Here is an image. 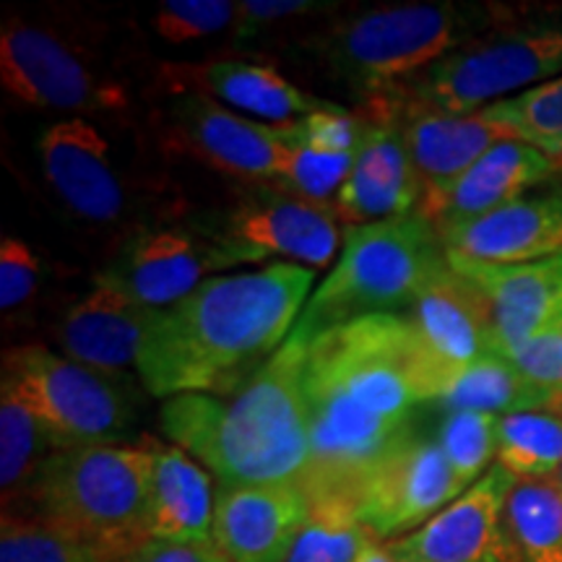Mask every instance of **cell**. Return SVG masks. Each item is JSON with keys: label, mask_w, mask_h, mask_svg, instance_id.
I'll return each mask as SVG.
<instances>
[{"label": "cell", "mask_w": 562, "mask_h": 562, "mask_svg": "<svg viewBox=\"0 0 562 562\" xmlns=\"http://www.w3.org/2000/svg\"><path fill=\"white\" fill-rule=\"evenodd\" d=\"M448 389L406 315H368L307 344L302 393L311 461L300 487L313 516L351 521L364 476L412 432V412L440 402Z\"/></svg>", "instance_id": "cell-1"}, {"label": "cell", "mask_w": 562, "mask_h": 562, "mask_svg": "<svg viewBox=\"0 0 562 562\" xmlns=\"http://www.w3.org/2000/svg\"><path fill=\"white\" fill-rule=\"evenodd\" d=\"M313 281L294 263L206 279L154 315L136 364L144 389L159 398L243 389L290 339Z\"/></svg>", "instance_id": "cell-2"}, {"label": "cell", "mask_w": 562, "mask_h": 562, "mask_svg": "<svg viewBox=\"0 0 562 562\" xmlns=\"http://www.w3.org/2000/svg\"><path fill=\"white\" fill-rule=\"evenodd\" d=\"M305 349L286 339L256 378L227 396L180 393L165 398L161 427L222 484H300L311 461L302 393Z\"/></svg>", "instance_id": "cell-3"}, {"label": "cell", "mask_w": 562, "mask_h": 562, "mask_svg": "<svg viewBox=\"0 0 562 562\" xmlns=\"http://www.w3.org/2000/svg\"><path fill=\"white\" fill-rule=\"evenodd\" d=\"M516 11L501 3L381 5L336 21L315 42V55L344 89L381 102Z\"/></svg>", "instance_id": "cell-4"}, {"label": "cell", "mask_w": 562, "mask_h": 562, "mask_svg": "<svg viewBox=\"0 0 562 562\" xmlns=\"http://www.w3.org/2000/svg\"><path fill=\"white\" fill-rule=\"evenodd\" d=\"M448 269L446 245L425 216L349 227L341 258L302 307L290 339L307 347L321 334L357 318L406 315Z\"/></svg>", "instance_id": "cell-5"}, {"label": "cell", "mask_w": 562, "mask_h": 562, "mask_svg": "<svg viewBox=\"0 0 562 562\" xmlns=\"http://www.w3.org/2000/svg\"><path fill=\"white\" fill-rule=\"evenodd\" d=\"M151 467V448L110 442L53 451L26 487L34 518L117 560L146 539Z\"/></svg>", "instance_id": "cell-6"}, {"label": "cell", "mask_w": 562, "mask_h": 562, "mask_svg": "<svg viewBox=\"0 0 562 562\" xmlns=\"http://www.w3.org/2000/svg\"><path fill=\"white\" fill-rule=\"evenodd\" d=\"M558 76H562V9H518L393 97L451 115H474Z\"/></svg>", "instance_id": "cell-7"}, {"label": "cell", "mask_w": 562, "mask_h": 562, "mask_svg": "<svg viewBox=\"0 0 562 562\" xmlns=\"http://www.w3.org/2000/svg\"><path fill=\"white\" fill-rule=\"evenodd\" d=\"M3 378L21 391L58 451L110 446L131 425L133 402L115 375L37 344L5 351Z\"/></svg>", "instance_id": "cell-8"}, {"label": "cell", "mask_w": 562, "mask_h": 562, "mask_svg": "<svg viewBox=\"0 0 562 562\" xmlns=\"http://www.w3.org/2000/svg\"><path fill=\"white\" fill-rule=\"evenodd\" d=\"M331 203H315L279 191H261L222 214L199 220L203 229L229 252L232 261H292L321 269L334 261L341 232Z\"/></svg>", "instance_id": "cell-9"}, {"label": "cell", "mask_w": 562, "mask_h": 562, "mask_svg": "<svg viewBox=\"0 0 562 562\" xmlns=\"http://www.w3.org/2000/svg\"><path fill=\"white\" fill-rule=\"evenodd\" d=\"M232 266L237 263L199 220L154 222L138 227L117 248L97 284L121 290L151 311H167L199 290L209 273Z\"/></svg>", "instance_id": "cell-10"}, {"label": "cell", "mask_w": 562, "mask_h": 562, "mask_svg": "<svg viewBox=\"0 0 562 562\" xmlns=\"http://www.w3.org/2000/svg\"><path fill=\"white\" fill-rule=\"evenodd\" d=\"M167 146L245 182H277L284 140L277 125L237 115L193 87L172 89L159 110Z\"/></svg>", "instance_id": "cell-11"}, {"label": "cell", "mask_w": 562, "mask_h": 562, "mask_svg": "<svg viewBox=\"0 0 562 562\" xmlns=\"http://www.w3.org/2000/svg\"><path fill=\"white\" fill-rule=\"evenodd\" d=\"M461 495L440 442L406 432L364 476L351 521L375 539L409 537Z\"/></svg>", "instance_id": "cell-12"}, {"label": "cell", "mask_w": 562, "mask_h": 562, "mask_svg": "<svg viewBox=\"0 0 562 562\" xmlns=\"http://www.w3.org/2000/svg\"><path fill=\"white\" fill-rule=\"evenodd\" d=\"M0 81L13 100L60 112H121L128 94L94 74L60 37L11 19L0 32Z\"/></svg>", "instance_id": "cell-13"}, {"label": "cell", "mask_w": 562, "mask_h": 562, "mask_svg": "<svg viewBox=\"0 0 562 562\" xmlns=\"http://www.w3.org/2000/svg\"><path fill=\"white\" fill-rule=\"evenodd\" d=\"M518 480L501 463L409 537L389 544L396 560L417 562H521L505 508Z\"/></svg>", "instance_id": "cell-14"}, {"label": "cell", "mask_w": 562, "mask_h": 562, "mask_svg": "<svg viewBox=\"0 0 562 562\" xmlns=\"http://www.w3.org/2000/svg\"><path fill=\"white\" fill-rule=\"evenodd\" d=\"M37 154L47 186L83 222L115 224L125 214L128 191L112 159L110 140L87 117L47 125Z\"/></svg>", "instance_id": "cell-15"}, {"label": "cell", "mask_w": 562, "mask_h": 562, "mask_svg": "<svg viewBox=\"0 0 562 562\" xmlns=\"http://www.w3.org/2000/svg\"><path fill=\"white\" fill-rule=\"evenodd\" d=\"M311 521L313 505L300 484H222L211 537L229 562H284Z\"/></svg>", "instance_id": "cell-16"}, {"label": "cell", "mask_w": 562, "mask_h": 562, "mask_svg": "<svg viewBox=\"0 0 562 562\" xmlns=\"http://www.w3.org/2000/svg\"><path fill=\"white\" fill-rule=\"evenodd\" d=\"M554 170L558 161L547 154L524 140L503 138L453 182L422 193L417 214L425 216L440 235L508 206L533 186L544 182Z\"/></svg>", "instance_id": "cell-17"}, {"label": "cell", "mask_w": 562, "mask_h": 562, "mask_svg": "<svg viewBox=\"0 0 562 562\" xmlns=\"http://www.w3.org/2000/svg\"><path fill=\"white\" fill-rule=\"evenodd\" d=\"M422 191L425 188L398 125L385 115L368 117L355 167L334 199L339 220L349 222V227L402 220L417 214Z\"/></svg>", "instance_id": "cell-18"}, {"label": "cell", "mask_w": 562, "mask_h": 562, "mask_svg": "<svg viewBox=\"0 0 562 562\" xmlns=\"http://www.w3.org/2000/svg\"><path fill=\"white\" fill-rule=\"evenodd\" d=\"M448 252L490 266H524L562 256V191L526 193L480 220L440 232Z\"/></svg>", "instance_id": "cell-19"}, {"label": "cell", "mask_w": 562, "mask_h": 562, "mask_svg": "<svg viewBox=\"0 0 562 562\" xmlns=\"http://www.w3.org/2000/svg\"><path fill=\"white\" fill-rule=\"evenodd\" d=\"M370 104L372 115H385L398 125L425 191H438L453 182L492 146L508 138L482 112L451 115V112L406 102L402 97H389V100Z\"/></svg>", "instance_id": "cell-20"}, {"label": "cell", "mask_w": 562, "mask_h": 562, "mask_svg": "<svg viewBox=\"0 0 562 562\" xmlns=\"http://www.w3.org/2000/svg\"><path fill=\"white\" fill-rule=\"evenodd\" d=\"M453 271L490 302L495 347H510L562 321V256L524 266H490L448 252Z\"/></svg>", "instance_id": "cell-21"}, {"label": "cell", "mask_w": 562, "mask_h": 562, "mask_svg": "<svg viewBox=\"0 0 562 562\" xmlns=\"http://www.w3.org/2000/svg\"><path fill=\"white\" fill-rule=\"evenodd\" d=\"M406 318L417 328L435 368L451 385L469 362L495 347L490 302L474 284L456 273L453 266L419 294Z\"/></svg>", "instance_id": "cell-22"}, {"label": "cell", "mask_w": 562, "mask_h": 562, "mask_svg": "<svg viewBox=\"0 0 562 562\" xmlns=\"http://www.w3.org/2000/svg\"><path fill=\"white\" fill-rule=\"evenodd\" d=\"M157 311L131 300L112 286L94 284V290L68 307L60 318L58 344L63 357L100 372H123L138 364L140 347Z\"/></svg>", "instance_id": "cell-23"}, {"label": "cell", "mask_w": 562, "mask_h": 562, "mask_svg": "<svg viewBox=\"0 0 562 562\" xmlns=\"http://www.w3.org/2000/svg\"><path fill=\"white\" fill-rule=\"evenodd\" d=\"M146 539L211 544L216 495L209 474L182 448L154 446Z\"/></svg>", "instance_id": "cell-24"}, {"label": "cell", "mask_w": 562, "mask_h": 562, "mask_svg": "<svg viewBox=\"0 0 562 562\" xmlns=\"http://www.w3.org/2000/svg\"><path fill=\"white\" fill-rule=\"evenodd\" d=\"M175 76L182 83H195L227 108L258 117V123L273 121L284 125L302 121L313 112L336 108V102L307 94L273 68L256 66V63L211 60L203 66L175 68Z\"/></svg>", "instance_id": "cell-25"}, {"label": "cell", "mask_w": 562, "mask_h": 562, "mask_svg": "<svg viewBox=\"0 0 562 562\" xmlns=\"http://www.w3.org/2000/svg\"><path fill=\"white\" fill-rule=\"evenodd\" d=\"M440 404L448 412H487L505 417L518 412L560 409V396L531 383L510 360L497 351H484L456 378Z\"/></svg>", "instance_id": "cell-26"}, {"label": "cell", "mask_w": 562, "mask_h": 562, "mask_svg": "<svg viewBox=\"0 0 562 562\" xmlns=\"http://www.w3.org/2000/svg\"><path fill=\"white\" fill-rule=\"evenodd\" d=\"M505 521L521 562H562V487L552 480L518 482Z\"/></svg>", "instance_id": "cell-27"}, {"label": "cell", "mask_w": 562, "mask_h": 562, "mask_svg": "<svg viewBox=\"0 0 562 562\" xmlns=\"http://www.w3.org/2000/svg\"><path fill=\"white\" fill-rule=\"evenodd\" d=\"M497 463L518 482L558 476L562 469V414L539 409L501 417Z\"/></svg>", "instance_id": "cell-28"}, {"label": "cell", "mask_w": 562, "mask_h": 562, "mask_svg": "<svg viewBox=\"0 0 562 562\" xmlns=\"http://www.w3.org/2000/svg\"><path fill=\"white\" fill-rule=\"evenodd\" d=\"M53 448L45 427L9 378L0 381V487L9 497L37 474Z\"/></svg>", "instance_id": "cell-29"}, {"label": "cell", "mask_w": 562, "mask_h": 562, "mask_svg": "<svg viewBox=\"0 0 562 562\" xmlns=\"http://www.w3.org/2000/svg\"><path fill=\"white\" fill-rule=\"evenodd\" d=\"M508 138L524 140L560 165L562 161V76L510 100L482 110Z\"/></svg>", "instance_id": "cell-30"}, {"label": "cell", "mask_w": 562, "mask_h": 562, "mask_svg": "<svg viewBox=\"0 0 562 562\" xmlns=\"http://www.w3.org/2000/svg\"><path fill=\"white\" fill-rule=\"evenodd\" d=\"M497 430H501V417L487 412H448V417L442 419L438 442L461 492H467L492 469V459H497Z\"/></svg>", "instance_id": "cell-31"}, {"label": "cell", "mask_w": 562, "mask_h": 562, "mask_svg": "<svg viewBox=\"0 0 562 562\" xmlns=\"http://www.w3.org/2000/svg\"><path fill=\"white\" fill-rule=\"evenodd\" d=\"M277 128L281 133V140H284V157H281L277 178L279 191L315 203H328L331 195L336 199V193L341 191V186L349 178L351 167H355L357 154L313 149V146L286 138L281 125H277Z\"/></svg>", "instance_id": "cell-32"}, {"label": "cell", "mask_w": 562, "mask_h": 562, "mask_svg": "<svg viewBox=\"0 0 562 562\" xmlns=\"http://www.w3.org/2000/svg\"><path fill=\"white\" fill-rule=\"evenodd\" d=\"M0 562H108L89 544L37 518L3 516Z\"/></svg>", "instance_id": "cell-33"}, {"label": "cell", "mask_w": 562, "mask_h": 562, "mask_svg": "<svg viewBox=\"0 0 562 562\" xmlns=\"http://www.w3.org/2000/svg\"><path fill=\"white\" fill-rule=\"evenodd\" d=\"M237 3L229 0H165L151 13L154 34L170 45H191L235 26Z\"/></svg>", "instance_id": "cell-34"}, {"label": "cell", "mask_w": 562, "mask_h": 562, "mask_svg": "<svg viewBox=\"0 0 562 562\" xmlns=\"http://www.w3.org/2000/svg\"><path fill=\"white\" fill-rule=\"evenodd\" d=\"M370 533L349 518L313 516L284 562H357Z\"/></svg>", "instance_id": "cell-35"}, {"label": "cell", "mask_w": 562, "mask_h": 562, "mask_svg": "<svg viewBox=\"0 0 562 562\" xmlns=\"http://www.w3.org/2000/svg\"><path fill=\"white\" fill-rule=\"evenodd\" d=\"M281 131H284L286 138L300 140V144L313 146V149L357 154L364 140V133H368V117L355 115V112L336 104L331 110L313 112V115L302 117V121L284 123Z\"/></svg>", "instance_id": "cell-36"}, {"label": "cell", "mask_w": 562, "mask_h": 562, "mask_svg": "<svg viewBox=\"0 0 562 562\" xmlns=\"http://www.w3.org/2000/svg\"><path fill=\"white\" fill-rule=\"evenodd\" d=\"M497 355L516 364L531 383L560 396L562 409V331L558 326H550L544 331L529 336V339L497 349Z\"/></svg>", "instance_id": "cell-37"}, {"label": "cell", "mask_w": 562, "mask_h": 562, "mask_svg": "<svg viewBox=\"0 0 562 562\" xmlns=\"http://www.w3.org/2000/svg\"><path fill=\"white\" fill-rule=\"evenodd\" d=\"M40 286V258L19 237L0 243V307L16 311Z\"/></svg>", "instance_id": "cell-38"}, {"label": "cell", "mask_w": 562, "mask_h": 562, "mask_svg": "<svg viewBox=\"0 0 562 562\" xmlns=\"http://www.w3.org/2000/svg\"><path fill=\"white\" fill-rule=\"evenodd\" d=\"M331 9H339V3H318V0H240L237 3L235 37L250 40L266 30V26L311 16V13H326Z\"/></svg>", "instance_id": "cell-39"}, {"label": "cell", "mask_w": 562, "mask_h": 562, "mask_svg": "<svg viewBox=\"0 0 562 562\" xmlns=\"http://www.w3.org/2000/svg\"><path fill=\"white\" fill-rule=\"evenodd\" d=\"M112 562H229L216 550V544H175L157 542V539H144Z\"/></svg>", "instance_id": "cell-40"}, {"label": "cell", "mask_w": 562, "mask_h": 562, "mask_svg": "<svg viewBox=\"0 0 562 562\" xmlns=\"http://www.w3.org/2000/svg\"><path fill=\"white\" fill-rule=\"evenodd\" d=\"M357 562H396V558H393L389 544H381V539L370 537L368 544H364V550L360 554V560Z\"/></svg>", "instance_id": "cell-41"}, {"label": "cell", "mask_w": 562, "mask_h": 562, "mask_svg": "<svg viewBox=\"0 0 562 562\" xmlns=\"http://www.w3.org/2000/svg\"><path fill=\"white\" fill-rule=\"evenodd\" d=\"M558 484L562 487V469H560V474H558Z\"/></svg>", "instance_id": "cell-42"}, {"label": "cell", "mask_w": 562, "mask_h": 562, "mask_svg": "<svg viewBox=\"0 0 562 562\" xmlns=\"http://www.w3.org/2000/svg\"><path fill=\"white\" fill-rule=\"evenodd\" d=\"M396 562H417V560H396Z\"/></svg>", "instance_id": "cell-43"}, {"label": "cell", "mask_w": 562, "mask_h": 562, "mask_svg": "<svg viewBox=\"0 0 562 562\" xmlns=\"http://www.w3.org/2000/svg\"><path fill=\"white\" fill-rule=\"evenodd\" d=\"M558 328H560V331H562V321H560V323H558Z\"/></svg>", "instance_id": "cell-44"}, {"label": "cell", "mask_w": 562, "mask_h": 562, "mask_svg": "<svg viewBox=\"0 0 562 562\" xmlns=\"http://www.w3.org/2000/svg\"><path fill=\"white\" fill-rule=\"evenodd\" d=\"M560 414H562V409H560Z\"/></svg>", "instance_id": "cell-45"}]
</instances>
